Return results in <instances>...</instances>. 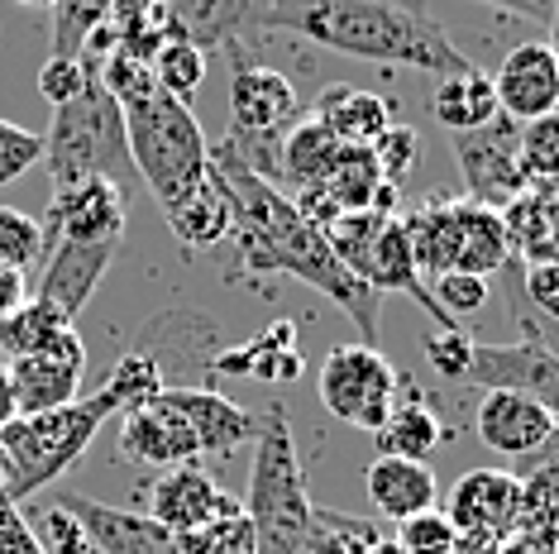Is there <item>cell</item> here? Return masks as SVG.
I'll return each instance as SVG.
<instances>
[{
  "mask_svg": "<svg viewBox=\"0 0 559 554\" xmlns=\"http://www.w3.org/2000/svg\"><path fill=\"white\" fill-rule=\"evenodd\" d=\"M454 225H460V249H454V268L460 273H498L512 258V239H507L502 210H488L468 196H454Z\"/></svg>",
  "mask_w": 559,
  "mask_h": 554,
  "instance_id": "27",
  "label": "cell"
},
{
  "mask_svg": "<svg viewBox=\"0 0 559 554\" xmlns=\"http://www.w3.org/2000/svg\"><path fill=\"white\" fill-rule=\"evenodd\" d=\"M340 138L325 130V124H316L311 116H301V124L287 134V144H283V192L287 196H301V192H316V186L325 182V172H330V162H335L340 154Z\"/></svg>",
  "mask_w": 559,
  "mask_h": 554,
  "instance_id": "29",
  "label": "cell"
},
{
  "mask_svg": "<svg viewBox=\"0 0 559 554\" xmlns=\"http://www.w3.org/2000/svg\"><path fill=\"white\" fill-rule=\"evenodd\" d=\"M364 483H368V502L378 507L383 521H412L421 511H436V497H440L430 463H416V459L378 455L364 469Z\"/></svg>",
  "mask_w": 559,
  "mask_h": 554,
  "instance_id": "22",
  "label": "cell"
},
{
  "mask_svg": "<svg viewBox=\"0 0 559 554\" xmlns=\"http://www.w3.org/2000/svg\"><path fill=\"white\" fill-rule=\"evenodd\" d=\"M44 263V220L29 210L0 206V268L5 273H34Z\"/></svg>",
  "mask_w": 559,
  "mask_h": 554,
  "instance_id": "35",
  "label": "cell"
},
{
  "mask_svg": "<svg viewBox=\"0 0 559 554\" xmlns=\"http://www.w3.org/2000/svg\"><path fill=\"white\" fill-rule=\"evenodd\" d=\"M163 220H168L177 244H187V249H215L221 239H230V206H225V192H221V182H215V172H211V186H201L182 206L163 210Z\"/></svg>",
  "mask_w": 559,
  "mask_h": 554,
  "instance_id": "30",
  "label": "cell"
},
{
  "mask_svg": "<svg viewBox=\"0 0 559 554\" xmlns=\"http://www.w3.org/2000/svg\"><path fill=\"white\" fill-rule=\"evenodd\" d=\"M263 34H292L330 53L416 68L430 77L474 68V58L450 39L426 0H273Z\"/></svg>",
  "mask_w": 559,
  "mask_h": 554,
  "instance_id": "2",
  "label": "cell"
},
{
  "mask_svg": "<svg viewBox=\"0 0 559 554\" xmlns=\"http://www.w3.org/2000/svg\"><path fill=\"white\" fill-rule=\"evenodd\" d=\"M316 124H325L340 144L349 148H368L388 124H397V110H392L388 96L368 92V86H330V92L316 100L311 110Z\"/></svg>",
  "mask_w": 559,
  "mask_h": 554,
  "instance_id": "24",
  "label": "cell"
},
{
  "mask_svg": "<svg viewBox=\"0 0 559 554\" xmlns=\"http://www.w3.org/2000/svg\"><path fill=\"white\" fill-rule=\"evenodd\" d=\"M368 154H373V162H378V178L402 192L406 172L416 168V154H421V138H416L412 124H388V130L368 144Z\"/></svg>",
  "mask_w": 559,
  "mask_h": 554,
  "instance_id": "38",
  "label": "cell"
},
{
  "mask_svg": "<svg viewBox=\"0 0 559 554\" xmlns=\"http://www.w3.org/2000/svg\"><path fill=\"white\" fill-rule=\"evenodd\" d=\"M120 397L110 387H100L96 397H78L68 407L39 411V416H15L10 425H0V455H5L10 473H5V497L24 507L53 487L62 473L78 463L92 439L100 435V425L110 416H120Z\"/></svg>",
  "mask_w": 559,
  "mask_h": 554,
  "instance_id": "4",
  "label": "cell"
},
{
  "mask_svg": "<svg viewBox=\"0 0 559 554\" xmlns=\"http://www.w3.org/2000/svg\"><path fill=\"white\" fill-rule=\"evenodd\" d=\"M454 531H498L507 535L521 516V478L507 469H474L454 483L444 507Z\"/></svg>",
  "mask_w": 559,
  "mask_h": 554,
  "instance_id": "20",
  "label": "cell"
},
{
  "mask_svg": "<svg viewBox=\"0 0 559 554\" xmlns=\"http://www.w3.org/2000/svg\"><path fill=\"white\" fill-rule=\"evenodd\" d=\"M521 469L516 478H536V473H559V421H555V431L545 435V445H536L526 459H516Z\"/></svg>",
  "mask_w": 559,
  "mask_h": 554,
  "instance_id": "46",
  "label": "cell"
},
{
  "mask_svg": "<svg viewBox=\"0 0 559 554\" xmlns=\"http://www.w3.org/2000/svg\"><path fill=\"white\" fill-rule=\"evenodd\" d=\"M92 82H96V72L86 68L82 58H48L39 72V92L48 106H68V100H78Z\"/></svg>",
  "mask_w": 559,
  "mask_h": 554,
  "instance_id": "43",
  "label": "cell"
},
{
  "mask_svg": "<svg viewBox=\"0 0 559 554\" xmlns=\"http://www.w3.org/2000/svg\"><path fill=\"white\" fill-rule=\"evenodd\" d=\"M5 373H10V393H15V416H39V411L68 407V401H78V387L86 373V345L68 325V330L58 339H48L44 349L15 354L5 363Z\"/></svg>",
  "mask_w": 559,
  "mask_h": 554,
  "instance_id": "10",
  "label": "cell"
},
{
  "mask_svg": "<svg viewBox=\"0 0 559 554\" xmlns=\"http://www.w3.org/2000/svg\"><path fill=\"white\" fill-rule=\"evenodd\" d=\"M464 383L483 387V393H521L559 421V359L536 339H521V345H483L478 339Z\"/></svg>",
  "mask_w": 559,
  "mask_h": 554,
  "instance_id": "11",
  "label": "cell"
},
{
  "mask_svg": "<svg viewBox=\"0 0 559 554\" xmlns=\"http://www.w3.org/2000/svg\"><path fill=\"white\" fill-rule=\"evenodd\" d=\"M124 220H130V196L124 186L106 178H86L72 186H53L44 216L48 239H86V244H124Z\"/></svg>",
  "mask_w": 559,
  "mask_h": 554,
  "instance_id": "12",
  "label": "cell"
},
{
  "mask_svg": "<svg viewBox=\"0 0 559 554\" xmlns=\"http://www.w3.org/2000/svg\"><path fill=\"white\" fill-rule=\"evenodd\" d=\"M273 0H168V29L177 39L249 48L263 34V15Z\"/></svg>",
  "mask_w": 559,
  "mask_h": 554,
  "instance_id": "18",
  "label": "cell"
},
{
  "mask_svg": "<svg viewBox=\"0 0 559 554\" xmlns=\"http://www.w3.org/2000/svg\"><path fill=\"white\" fill-rule=\"evenodd\" d=\"M177 545H182V554H259V535H253L249 516L235 511L197 535H177Z\"/></svg>",
  "mask_w": 559,
  "mask_h": 554,
  "instance_id": "39",
  "label": "cell"
},
{
  "mask_svg": "<svg viewBox=\"0 0 559 554\" xmlns=\"http://www.w3.org/2000/svg\"><path fill=\"white\" fill-rule=\"evenodd\" d=\"M474 345L478 339L468 335V330H430L426 335V359H430V369H436L444 383H464L468 377V363H474Z\"/></svg>",
  "mask_w": 559,
  "mask_h": 554,
  "instance_id": "42",
  "label": "cell"
},
{
  "mask_svg": "<svg viewBox=\"0 0 559 554\" xmlns=\"http://www.w3.org/2000/svg\"><path fill=\"white\" fill-rule=\"evenodd\" d=\"M0 554H44L39 535L24 521V507H15L5 493H0Z\"/></svg>",
  "mask_w": 559,
  "mask_h": 554,
  "instance_id": "45",
  "label": "cell"
},
{
  "mask_svg": "<svg viewBox=\"0 0 559 554\" xmlns=\"http://www.w3.org/2000/svg\"><path fill=\"white\" fill-rule=\"evenodd\" d=\"M24 521H29V531L39 535L44 554H100L96 540L82 531L78 516L62 511L58 502H39L34 511H24Z\"/></svg>",
  "mask_w": 559,
  "mask_h": 554,
  "instance_id": "37",
  "label": "cell"
},
{
  "mask_svg": "<svg viewBox=\"0 0 559 554\" xmlns=\"http://www.w3.org/2000/svg\"><path fill=\"white\" fill-rule=\"evenodd\" d=\"M492 92H498V110L516 124L559 110V58L550 44H516L492 72Z\"/></svg>",
  "mask_w": 559,
  "mask_h": 554,
  "instance_id": "17",
  "label": "cell"
},
{
  "mask_svg": "<svg viewBox=\"0 0 559 554\" xmlns=\"http://www.w3.org/2000/svg\"><path fill=\"white\" fill-rule=\"evenodd\" d=\"M120 244H86V239H48L44 263H39V287L34 301L53 306L62 321H78L96 287L106 282L110 263H116Z\"/></svg>",
  "mask_w": 559,
  "mask_h": 554,
  "instance_id": "13",
  "label": "cell"
},
{
  "mask_svg": "<svg viewBox=\"0 0 559 554\" xmlns=\"http://www.w3.org/2000/svg\"><path fill=\"white\" fill-rule=\"evenodd\" d=\"M235 511H245V507H239L201 463L163 469L154 478V487H148V516L173 535H197V531H206V526L225 521V516H235Z\"/></svg>",
  "mask_w": 559,
  "mask_h": 554,
  "instance_id": "14",
  "label": "cell"
},
{
  "mask_svg": "<svg viewBox=\"0 0 559 554\" xmlns=\"http://www.w3.org/2000/svg\"><path fill=\"white\" fill-rule=\"evenodd\" d=\"M239 507H245L253 535H259V554H297V545L311 531L316 502L307 493V473H301L297 439H292L283 401H273V407L259 416L249 493Z\"/></svg>",
  "mask_w": 559,
  "mask_h": 554,
  "instance_id": "5",
  "label": "cell"
},
{
  "mask_svg": "<svg viewBox=\"0 0 559 554\" xmlns=\"http://www.w3.org/2000/svg\"><path fill=\"white\" fill-rule=\"evenodd\" d=\"M483 5H498V10H507V15H526L536 24H550L559 0H483Z\"/></svg>",
  "mask_w": 559,
  "mask_h": 554,
  "instance_id": "48",
  "label": "cell"
},
{
  "mask_svg": "<svg viewBox=\"0 0 559 554\" xmlns=\"http://www.w3.org/2000/svg\"><path fill=\"white\" fill-rule=\"evenodd\" d=\"M521 287H526V306L540 321H559V263H526Z\"/></svg>",
  "mask_w": 559,
  "mask_h": 554,
  "instance_id": "44",
  "label": "cell"
},
{
  "mask_svg": "<svg viewBox=\"0 0 559 554\" xmlns=\"http://www.w3.org/2000/svg\"><path fill=\"white\" fill-rule=\"evenodd\" d=\"M5 473H10V463H5V455H0V493H5Z\"/></svg>",
  "mask_w": 559,
  "mask_h": 554,
  "instance_id": "53",
  "label": "cell"
},
{
  "mask_svg": "<svg viewBox=\"0 0 559 554\" xmlns=\"http://www.w3.org/2000/svg\"><path fill=\"white\" fill-rule=\"evenodd\" d=\"M402 220L406 244H412V263L421 277H440L454 268V249H460V225H454V196H426L412 206Z\"/></svg>",
  "mask_w": 559,
  "mask_h": 554,
  "instance_id": "25",
  "label": "cell"
},
{
  "mask_svg": "<svg viewBox=\"0 0 559 554\" xmlns=\"http://www.w3.org/2000/svg\"><path fill=\"white\" fill-rule=\"evenodd\" d=\"M373 439H378V455L426 463L440 449V439H450V431H444V421L426 407V401L406 397V401L392 407V416L373 431Z\"/></svg>",
  "mask_w": 559,
  "mask_h": 554,
  "instance_id": "28",
  "label": "cell"
},
{
  "mask_svg": "<svg viewBox=\"0 0 559 554\" xmlns=\"http://www.w3.org/2000/svg\"><path fill=\"white\" fill-rule=\"evenodd\" d=\"M72 321H62L53 306H44V301H24V306H15L5 321H0V354L15 359V354H34V349H44L48 339H58L62 330H68Z\"/></svg>",
  "mask_w": 559,
  "mask_h": 554,
  "instance_id": "34",
  "label": "cell"
},
{
  "mask_svg": "<svg viewBox=\"0 0 559 554\" xmlns=\"http://www.w3.org/2000/svg\"><path fill=\"white\" fill-rule=\"evenodd\" d=\"M15 421V393H10V373L0 369V425Z\"/></svg>",
  "mask_w": 559,
  "mask_h": 554,
  "instance_id": "50",
  "label": "cell"
},
{
  "mask_svg": "<svg viewBox=\"0 0 559 554\" xmlns=\"http://www.w3.org/2000/svg\"><path fill=\"white\" fill-rule=\"evenodd\" d=\"M430 116L440 120L444 134H474L483 124H492L502 116L498 110V92H492V77L478 68L454 72V77H440L436 92H430Z\"/></svg>",
  "mask_w": 559,
  "mask_h": 554,
  "instance_id": "26",
  "label": "cell"
},
{
  "mask_svg": "<svg viewBox=\"0 0 559 554\" xmlns=\"http://www.w3.org/2000/svg\"><path fill=\"white\" fill-rule=\"evenodd\" d=\"M215 373L230 377H259L269 387H287L301 377V349H297V325L292 321H273L263 335L245 339V345L225 349L215 359Z\"/></svg>",
  "mask_w": 559,
  "mask_h": 554,
  "instance_id": "23",
  "label": "cell"
},
{
  "mask_svg": "<svg viewBox=\"0 0 559 554\" xmlns=\"http://www.w3.org/2000/svg\"><path fill=\"white\" fill-rule=\"evenodd\" d=\"M39 162H44V134L0 120V186L20 182L24 172H34Z\"/></svg>",
  "mask_w": 559,
  "mask_h": 554,
  "instance_id": "41",
  "label": "cell"
},
{
  "mask_svg": "<svg viewBox=\"0 0 559 554\" xmlns=\"http://www.w3.org/2000/svg\"><path fill=\"white\" fill-rule=\"evenodd\" d=\"M516 325H521V339H536L540 349H550V354L559 359V321H540L536 311L516 306Z\"/></svg>",
  "mask_w": 559,
  "mask_h": 554,
  "instance_id": "47",
  "label": "cell"
},
{
  "mask_svg": "<svg viewBox=\"0 0 559 554\" xmlns=\"http://www.w3.org/2000/svg\"><path fill=\"white\" fill-rule=\"evenodd\" d=\"M116 0H58L53 5V53L48 58H82V48L92 44L110 24Z\"/></svg>",
  "mask_w": 559,
  "mask_h": 554,
  "instance_id": "33",
  "label": "cell"
},
{
  "mask_svg": "<svg viewBox=\"0 0 559 554\" xmlns=\"http://www.w3.org/2000/svg\"><path fill=\"white\" fill-rule=\"evenodd\" d=\"M426 292H430V301H436V311H440V316L464 330V321L483 316V306H488V277L450 268V273L430 277V287H426Z\"/></svg>",
  "mask_w": 559,
  "mask_h": 554,
  "instance_id": "36",
  "label": "cell"
},
{
  "mask_svg": "<svg viewBox=\"0 0 559 554\" xmlns=\"http://www.w3.org/2000/svg\"><path fill=\"white\" fill-rule=\"evenodd\" d=\"M163 397L182 411V421L192 425L201 459L206 455H230L239 445H253V431H259V416L245 411L239 401H230L215 387H163Z\"/></svg>",
  "mask_w": 559,
  "mask_h": 554,
  "instance_id": "19",
  "label": "cell"
},
{
  "mask_svg": "<svg viewBox=\"0 0 559 554\" xmlns=\"http://www.w3.org/2000/svg\"><path fill=\"white\" fill-rule=\"evenodd\" d=\"M148 77H154L173 100L192 106L197 92H201V82H206V48H197L192 39H177V34H168V39L148 53Z\"/></svg>",
  "mask_w": 559,
  "mask_h": 554,
  "instance_id": "31",
  "label": "cell"
},
{
  "mask_svg": "<svg viewBox=\"0 0 559 554\" xmlns=\"http://www.w3.org/2000/svg\"><path fill=\"white\" fill-rule=\"evenodd\" d=\"M550 53L559 58V5H555V15H550Z\"/></svg>",
  "mask_w": 559,
  "mask_h": 554,
  "instance_id": "51",
  "label": "cell"
},
{
  "mask_svg": "<svg viewBox=\"0 0 559 554\" xmlns=\"http://www.w3.org/2000/svg\"><path fill=\"white\" fill-rule=\"evenodd\" d=\"M39 168H48V182L53 186H72L86 178H106L116 186L139 182L130 138H124V116H120L116 96L100 86V77L78 100L53 106V124L44 134Z\"/></svg>",
  "mask_w": 559,
  "mask_h": 554,
  "instance_id": "6",
  "label": "cell"
},
{
  "mask_svg": "<svg viewBox=\"0 0 559 554\" xmlns=\"http://www.w3.org/2000/svg\"><path fill=\"white\" fill-rule=\"evenodd\" d=\"M521 124L498 116L492 124H483L474 134H450L454 162H460V178L468 201L488 210H507L512 201L531 192L526 172H521Z\"/></svg>",
  "mask_w": 559,
  "mask_h": 554,
  "instance_id": "9",
  "label": "cell"
},
{
  "mask_svg": "<svg viewBox=\"0 0 559 554\" xmlns=\"http://www.w3.org/2000/svg\"><path fill=\"white\" fill-rule=\"evenodd\" d=\"M15 5H24V10H53L58 0H15Z\"/></svg>",
  "mask_w": 559,
  "mask_h": 554,
  "instance_id": "52",
  "label": "cell"
},
{
  "mask_svg": "<svg viewBox=\"0 0 559 554\" xmlns=\"http://www.w3.org/2000/svg\"><path fill=\"white\" fill-rule=\"evenodd\" d=\"M521 172L531 192H555L559 186V110L521 124Z\"/></svg>",
  "mask_w": 559,
  "mask_h": 554,
  "instance_id": "32",
  "label": "cell"
},
{
  "mask_svg": "<svg viewBox=\"0 0 559 554\" xmlns=\"http://www.w3.org/2000/svg\"><path fill=\"white\" fill-rule=\"evenodd\" d=\"M454 540L460 531L450 526V516L444 511H421L412 516V521H397V545L402 554H454Z\"/></svg>",
  "mask_w": 559,
  "mask_h": 554,
  "instance_id": "40",
  "label": "cell"
},
{
  "mask_svg": "<svg viewBox=\"0 0 559 554\" xmlns=\"http://www.w3.org/2000/svg\"><path fill=\"white\" fill-rule=\"evenodd\" d=\"M62 511H72L82 521V531L96 540L100 554H182L173 531H163L148 511H124V507H110V502H96L86 493H72L62 487L53 497Z\"/></svg>",
  "mask_w": 559,
  "mask_h": 554,
  "instance_id": "16",
  "label": "cell"
},
{
  "mask_svg": "<svg viewBox=\"0 0 559 554\" xmlns=\"http://www.w3.org/2000/svg\"><path fill=\"white\" fill-rule=\"evenodd\" d=\"M397 387L402 377L397 369L383 359V349L368 345H340L330 349L321 363V377H316V393H321V407L345 425H359V431H378V425L397 407Z\"/></svg>",
  "mask_w": 559,
  "mask_h": 554,
  "instance_id": "8",
  "label": "cell"
},
{
  "mask_svg": "<svg viewBox=\"0 0 559 554\" xmlns=\"http://www.w3.org/2000/svg\"><path fill=\"white\" fill-rule=\"evenodd\" d=\"M211 172L225 192L230 206V239L239 249V268L245 273H277V277H297L311 292H321L335 301L345 316L359 325V345L378 349V330H383V297L373 287H364L345 263L330 254L321 225H311L297 210L283 186L263 182L259 172L245 168V158L230 144L211 148Z\"/></svg>",
  "mask_w": 559,
  "mask_h": 554,
  "instance_id": "1",
  "label": "cell"
},
{
  "mask_svg": "<svg viewBox=\"0 0 559 554\" xmlns=\"http://www.w3.org/2000/svg\"><path fill=\"white\" fill-rule=\"evenodd\" d=\"M230 53V134L225 144L245 158L249 172L263 182H283V144L301 124L297 82L277 68L249 58V48H225Z\"/></svg>",
  "mask_w": 559,
  "mask_h": 554,
  "instance_id": "7",
  "label": "cell"
},
{
  "mask_svg": "<svg viewBox=\"0 0 559 554\" xmlns=\"http://www.w3.org/2000/svg\"><path fill=\"white\" fill-rule=\"evenodd\" d=\"M120 455L163 473V469H177V463H197L201 445L192 425L182 421V411L158 393L130 411H120Z\"/></svg>",
  "mask_w": 559,
  "mask_h": 554,
  "instance_id": "15",
  "label": "cell"
},
{
  "mask_svg": "<svg viewBox=\"0 0 559 554\" xmlns=\"http://www.w3.org/2000/svg\"><path fill=\"white\" fill-rule=\"evenodd\" d=\"M478 439L502 459H526L536 445H545V435L555 431V416L536 407L521 393H483L478 416H474Z\"/></svg>",
  "mask_w": 559,
  "mask_h": 554,
  "instance_id": "21",
  "label": "cell"
},
{
  "mask_svg": "<svg viewBox=\"0 0 559 554\" xmlns=\"http://www.w3.org/2000/svg\"><path fill=\"white\" fill-rule=\"evenodd\" d=\"M15 306H24V277L0 268V321H5Z\"/></svg>",
  "mask_w": 559,
  "mask_h": 554,
  "instance_id": "49",
  "label": "cell"
},
{
  "mask_svg": "<svg viewBox=\"0 0 559 554\" xmlns=\"http://www.w3.org/2000/svg\"><path fill=\"white\" fill-rule=\"evenodd\" d=\"M100 86L116 96L124 116V138L139 182L158 201V210H173L192 201L201 186H211V144L201 134L192 106L173 100L163 86L148 77V62L110 48L106 62L96 68Z\"/></svg>",
  "mask_w": 559,
  "mask_h": 554,
  "instance_id": "3",
  "label": "cell"
}]
</instances>
